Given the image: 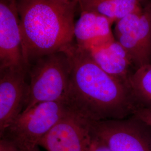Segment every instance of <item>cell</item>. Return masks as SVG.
Wrapping results in <instances>:
<instances>
[{"mask_svg": "<svg viewBox=\"0 0 151 151\" xmlns=\"http://www.w3.org/2000/svg\"><path fill=\"white\" fill-rule=\"evenodd\" d=\"M89 124L92 135L111 151H151V128L134 115Z\"/></svg>", "mask_w": 151, "mask_h": 151, "instance_id": "obj_5", "label": "cell"}, {"mask_svg": "<svg viewBox=\"0 0 151 151\" xmlns=\"http://www.w3.org/2000/svg\"><path fill=\"white\" fill-rule=\"evenodd\" d=\"M65 50L71 72L65 103L72 113L88 122L134 115L139 107L128 83L103 70L75 42Z\"/></svg>", "mask_w": 151, "mask_h": 151, "instance_id": "obj_1", "label": "cell"}, {"mask_svg": "<svg viewBox=\"0 0 151 151\" xmlns=\"http://www.w3.org/2000/svg\"><path fill=\"white\" fill-rule=\"evenodd\" d=\"M70 72V57L65 50L48 54L34 61L27 70L29 90L24 110L38 103H65Z\"/></svg>", "mask_w": 151, "mask_h": 151, "instance_id": "obj_3", "label": "cell"}, {"mask_svg": "<svg viewBox=\"0 0 151 151\" xmlns=\"http://www.w3.org/2000/svg\"><path fill=\"white\" fill-rule=\"evenodd\" d=\"M141 4L146 5V4H151V0H140Z\"/></svg>", "mask_w": 151, "mask_h": 151, "instance_id": "obj_17", "label": "cell"}, {"mask_svg": "<svg viewBox=\"0 0 151 151\" xmlns=\"http://www.w3.org/2000/svg\"><path fill=\"white\" fill-rule=\"evenodd\" d=\"M85 50L103 70L128 83L130 76L135 71L132 68H136L129 54L118 41L115 39L101 46Z\"/></svg>", "mask_w": 151, "mask_h": 151, "instance_id": "obj_11", "label": "cell"}, {"mask_svg": "<svg viewBox=\"0 0 151 151\" xmlns=\"http://www.w3.org/2000/svg\"><path fill=\"white\" fill-rule=\"evenodd\" d=\"M80 10V16L74 27L75 40L78 47L87 49L115 39L111 31L113 23L107 17L95 11Z\"/></svg>", "mask_w": 151, "mask_h": 151, "instance_id": "obj_10", "label": "cell"}, {"mask_svg": "<svg viewBox=\"0 0 151 151\" xmlns=\"http://www.w3.org/2000/svg\"><path fill=\"white\" fill-rule=\"evenodd\" d=\"M27 67L16 0H0V70Z\"/></svg>", "mask_w": 151, "mask_h": 151, "instance_id": "obj_7", "label": "cell"}, {"mask_svg": "<svg viewBox=\"0 0 151 151\" xmlns=\"http://www.w3.org/2000/svg\"><path fill=\"white\" fill-rule=\"evenodd\" d=\"M39 147V146H38ZM38 147H37L36 148H35L34 150H32L31 151H40V150L39 149V148H38Z\"/></svg>", "mask_w": 151, "mask_h": 151, "instance_id": "obj_18", "label": "cell"}, {"mask_svg": "<svg viewBox=\"0 0 151 151\" xmlns=\"http://www.w3.org/2000/svg\"><path fill=\"white\" fill-rule=\"evenodd\" d=\"M78 3L80 10L96 12L113 24L142 6L140 0H79Z\"/></svg>", "mask_w": 151, "mask_h": 151, "instance_id": "obj_12", "label": "cell"}, {"mask_svg": "<svg viewBox=\"0 0 151 151\" xmlns=\"http://www.w3.org/2000/svg\"><path fill=\"white\" fill-rule=\"evenodd\" d=\"M27 70L7 68L0 70V135L25 109L29 85Z\"/></svg>", "mask_w": 151, "mask_h": 151, "instance_id": "obj_8", "label": "cell"}, {"mask_svg": "<svg viewBox=\"0 0 151 151\" xmlns=\"http://www.w3.org/2000/svg\"><path fill=\"white\" fill-rule=\"evenodd\" d=\"M128 84L138 107L151 109V63L135 70Z\"/></svg>", "mask_w": 151, "mask_h": 151, "instance_id": "obj_13", "label": "cell"}, {"mask_svg": "<svg viewBox=\"0 0 151 151\" xmlns=\"http://www.w3.org/2000/svg\"><path fill=\"white\" fill-rule=\"evenodd\" d=\"M0 151H23L12 140L6 138H1Z\"/></svg>", "mask_w": 151, "mask_h": 151, "instance_id": "obj_15", "label": "cell"}, {"mask_svg": "<svg viewBox=\"0 0 151 151\" xmlns=\"http://www.w3.org/2000/svg\"><path fill=\"white\" fill-rule=\"evenodd\" d=\"M70 113L62 101L38 103L19 114L1 138L12 140L23 151H31Z\"/></svg>", "mask_w": 151, "mask_h": 151, "instance_id": "obj_4", "label": "cell"}, {"mask_svg": "<svg viewBox=\"0 0 151 151\" xmlns=\"http://www.w3.org/2000/svg\"><path fill=\"white\" fill-rule=\"evenodd\" d=\"M90 151H111L101 140L92 134L91 146Z\"/></svg>", "mask_w": 151, "mask_h": 151, "instance_id": "obj_16", "label": "cell"}, {"mask_svg": "<svg viewBox=\"0 0 151 151\" xmlns=\"http://www.w3.org/2000/svg\"><path fill=\"white\" fill-rule=\"evenodd\" d=\"M134 115L148 124L151 128V109L139 108L135 111Z\"/></svg>", "mask_w": 151, "mask_h": 151, "instance_id": "obj_14", "label": "cell"}, {"mask_svg": "<svg viewBox=\"0 0 151 151\" xmlns=\"http://www.w3.org/2000/svg\"><path fill=\"white\" fill-rule=\"evenodd\" d=\"M76 1H77V2H78V1H79V0H76Z\"/></svg>", "mask_w": 151, "mask_h": 151, "instance_id": "obj_19", "label": "cell"}, {"mask_svg": "<svg viewBox=\"0 0 151 151\" xmlns=\"http://www.w3.org/2000/svg\"><path fill=\"white\" fill-rule=\"evenodd\" d=\"M114 37L129 54L136 70L151 63V4L142 6L116 22Z\"/></svg>", "mask_w": 151, "mask_h": 151, "instance_id": "obj_6", "label": "cell"}, {"mask_svg": "<svg viewBox=\"0 0 151 151\" xmlns=\"http://www.w3.org/2000/svg\"><path fill=\"white\" fill-rule=\"evenodd\" d=\"M27 69L39 58L73 43L76 0H16Z\"/></svg>", "mask_w": 151, "mask_h": 151, "instance_id": "obj_2", "label": "cell"}, {"mask_svg": "<svg viewBox=\"0 0 151 151\" xmlns=\"http://www.w3.org/2000/svg\"><path fill=\"white\" fill-rule=\"evenodd\" d=\"M92 134L89 122L71 112L40 140L47 151H90Z\"/></svg>", "mask_w": 151, "mask_h": 151, "instance_id": "obj_9", "label": "cell"}]
</instances>
